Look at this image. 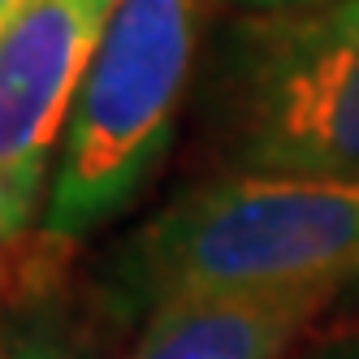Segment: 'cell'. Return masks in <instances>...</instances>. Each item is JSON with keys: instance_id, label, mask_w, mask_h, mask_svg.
<instances>
[{"instance_id": "6da1fadb", "label": "cell", "mask_w": 359, "mask_h": 359, "mask_svg": "<svg viewBox=\"0 0 359 359\" xmlns=\"http://www.w3.org/2000/svg\"><path fill=\"white\" fill-rule=\"evenodd\" d=\"M359 286V182L221 173L169 199L104 269L117 316L187 294Z\"/></svg>"}, {"instance_id": "7a4b0ae2", "label": "cell", "mask_w": 359, "mask_h": 359, "mask_svg": "<svg viewBox=\"0 0 359 359\" xmlns=\"http://www.w3.org/2000/svg\"><path fill=\"white\" fill-rule=\"evenodd\" d=\"M208 121L229 173L359 182V0L225 27Z\"/></svg>"}, {"instance_id": "3957f363", "label": "cell", "mask_w": 359, "mask_h": 359, "mask_svg": "<svg viewBox=\"0 0 359 359\" xmlns=\"http://www.w3.org/2000/svg\"><path fill=\"white\" fill-rule=\"evenodd\" d=\"M208 0H121L61 139L43 234L79 243L130 208L169 151L191 87Z\"/></svg>"}, {"instance_id": "277c9868", "label": "cell", "mask_w": 359, "mask_h": 359, "mask_svg": "<svg viewBox=\"0 0 359 359\" xmlns=\"http://www.w3.org/2000/svg\"><path fill=\"white\" fill-rule=\"evenodd\" d=\"M121 0H27L0 27V238L43 208L74 100Z\"/></svg>"}, {"instance_id": "5b68a950", "label": "cell", "mask_w": 359, "mask_h": 359, "mask_svg": "<svg viewBox=\"0 0 359 359\" xmlns=\"http://www.w3.org/2000/svg\"><path fill=\"white\" fill-rule=\"evenodd\" d=\"M329 299V290L169 299L143 316L130 359H281Z\"/></svg>"}, {"instance_id": "8992f818", "label": "cell", "mask_w": 359, "mask_h": 359, "mask_svg": "<svg viewBox=\"0 0 359 359\" xmlns=\"http://www.w3.org/2000/svg\"><path fill=\"white\" fill-rule=\"evenodd\" d=\"M0 359H95V355L57 338V333H48V329H31V333L0 338Z\"/></svg>"}, {"instance_id": "52a82bcc", "label": "cell", "mask_w": 359, "mask_h": 359, "mask_svg": "<svg viewBox=\"0 0 359 359\" xmlns=\"http://www.w3.org/2000/svg\"><path fill=\"white\" fill-rule=\"evenodd\" d=\"M243 18H264V13H294V9H316L329 5V0H221Z\"/></svg>"}, {"instance_id": "ba28073f", "label": "cell", "mask_w": 359, "mask_h": 359, "mask_svg": "<svg viewBox=\"0 0 359 359\" xmlns=\"http://www.w3.org/2000/svg\"><path fill=\"white\" fill-rule=\"evenodd\" d=\"M307 359H359V333H351V338H338V342H329V346L312 351Z\"/></svg>"}, {"instance_id": "9c48e42d", "label": "cell", "mask_w": 359, "mask_h": 359, "mask_svg": "<svg viewBox=\"0 0 359 359\" xmlns=\"http://www.w3.org/2000/svg\"><path fill=\"white\" fill-rule=\"evenodd\" d=\"M22 5H27V0H0V27H5V22H9Z\"/></svg>"}]
</instances>
